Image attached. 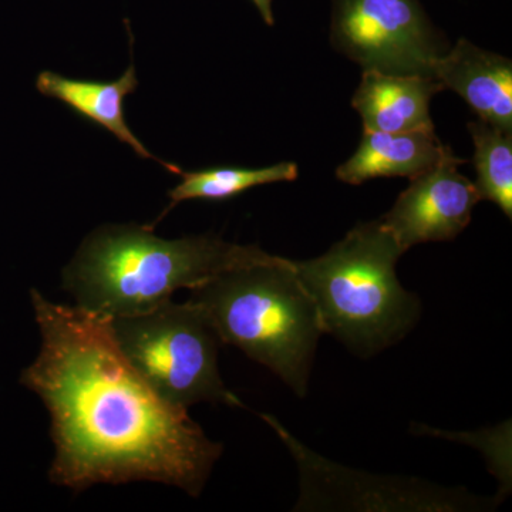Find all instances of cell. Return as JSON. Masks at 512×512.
<instances>
[{
	"instance_id": "cell-1",
	"label": "cell",
	"mask_w": 512,
	"mask_h": 512,
	"mask_svg": "<svg viewBox=\"0 0 512 512\" xmlns=\"http://www.w3.org/2000/svg\"><path fill=\"white\" fill-rule=\"evenodd\" d=\"M30 295L42 348L20 383L52 420L50 481L74 491L154 481L198 497L222 444L144 382L117 348L109 319L36 289Z\"/></svg>"
},
{
	"instance_id": "cell-2",
	"label": "cell",
	"mask_w": 512,
	"mask_h": 512,
	"mask_svg": "<svg viewBox=\"0 0 512 512\" xmlns=\"http://www.w3.org/2000/svg\"><path fill=\"white\" fill-rule=\"evenodd\" d=\"M151 225H104L92 232L63 271L76 306L101 316L137 315L195 289L231 269L274 261L254 245L211 235L157 237Z\"/></svg>"
},
{
	"instance_id": "cell-3",
	"label": "cell",
	"mask_w": 512,
	"mask_h": 512,
	"mask_svg": "<svg viewBox=\"0 0 512 512\" xmlns=\"http://www.w3.org/2000/svg\"><path fill=\"white\" fill-rule=\"evenodd\" d=\"M220 342L235 346L305 396L320 336L315 302L291 259L242 266L191 289Z\"/></svg>"
},
{
	"instance_id": "cell-4",
	"label": "cell",
	"mask_w": 512,
	"mask_h": 512,
	"mask_svg": "<svg viewBox=\"0 0 512 512\" xmlns=\"http://www.w3.org/2000/svg\"><path fill=\"white\" fill-rule=\"evenodd\" d=\"M403 254L392 232L373 221L357 225L326 254L293 262L325 333L369 356L412 329L419 301L397 279Z\"/></svg>"
},
{
	"instance_id": "cell-5",
	"label": "cell",
	"mask_w": 512,
	"mask_h": 512,
	"mask_svg": "<svg viewBox=\"0 0 512 512\" xmlns=\"http://www.w3.org/2000/svg\"><path fill=\"white\" fill-rule=\"evenodd\" d=\"M109 326L121 355L165 403L184 410L202 402L242 406L222 382L220 339L195 303L170 299L147 312L111 318Z\"/></svg>"
},
{
	"instance_id": "cell-6",
	"label": "cell",
	"mask_w": 512,
	"mask_h": 512,
	"mask_svg": "<svg viewBox=\"0 0 512 512\" xmlns=\"http://www.w3.org/2000/svg\"><path fill=\"white\" fill-rule=\"evenodd\" d=\"M332 43L363 72L433 77L447 52L419 0H335Z\"/></svg>"
},
{
	"instance_id": "cell-7",
	"label": "cell",
	"mask_w": 512,
	"mask_h": 512,
	"mask_svg": "<svg viewBox=\"0 0 512 512\" xmlns=\"http://www.w3.org/2000/svg\"><path fill=\"white\" fill-rule=\"evenodd\" d=\"M464 163L453 153L412 178L380 220L404 252L424 242L450 241L468 227L480 197L458 171Z\"/></svg>"
},
{
	"instance_id": "cell-8",
	"label": "cell",
	"mask_w": 512,
	"mask_h": 512,
	"mask_svg": "<svg viewBox=\"0 0 512 512\" xmlns=\"http://www.w3.org/2000/svg\"><path fill=\"white\" fill-rule=\"evenodd\" d=\"M433 77L456 92L480 120L512 133V62L466 39L434 64Z\"/></svg>"
},
{
	"instance_id": "cell-9",
	"label": "cell",
	"mask_w": 512,
	"mask_h": 512,
	"mask_svg": "<svg viewBox=\"0 0 512 512\" xmlns=\"http://www.w3.org/2000/svg\"><path fill=\"white\" fill-rule=\"evenodd\" d=\"M443 90L434 77L366 70L352 106L362 117L365 130L386 133L433 130L430 101Z\"/></svg>"
},
{
	"instance_id": "cell-10",
	"label": "cell",
	"mask_w": 512,
	"mask_h": 512,
	"mask_svg": "<svg viewBox=\"0 0 512 512\" xmlns=\"http://www.w3.org/2000/svg\"><path fill=\"white\" fill-rule=\"evenodd\" d=\"M137 87L138 79L133 62L123 76L114 82L70 79V77L49 72V70L40 73L36 79V89L43 96L62 101L83 119L110 131L121 143L133 148L138 157L157 161L170 173L178 175L181 171L180 167L165 163L154 156L128 127L126 116H124L123 101L128 94L136 92Z\"/></svg>"
},
{
	"instance_id": "cell-11",
	"label": "cell",
	"mask_w": 512,
	"mask_h": 512,
	"mask_svg": "<svg viewBox=\"0 0 512 512\" xmlns=\"http://www.w3.org/2000/svg\"><path fill=\"white\" fill-rule=\"evenodd\" d=\"M453 154L444 146L436 130H365L356 153L336 170L346 184L360 185L373 178H412L430 170Z\"/></svg>"
},
{
	"instance_id": "cell-12",
	"label": "cell",
	"mask_w": 512,
	"mask_h": 512,
	"mask_svg": "<svg viewBox=\"0 0 512 512\" xmlns=\"http://www.w3.org/2000/svg\"><path fill=\"white\" fill-rule=\"evenodd\" d=\"M181 183L168 191L170 204L156 221H161L180 202L227 201L261 185L295 181L299 175L295 163H279L265 168L220 167L200 171H180ZM151 227L154 228V225Z\"/></svg>"
},
{
	"instance_id": "cell-13",
	"label": "cell",
	"mask_w": 512,
	"mask_h": 512,
	"mask_svg": "<svg viewBox=\"0 0 512 512\" xmlns=\"http://www.w3.org/2000/svg\"><path fill=\"white\" fill-rule=\"evenodd\" d=\"M474 143L476 190L481 200L494 202L512 218V133L485 121L468 124Z\"/></svg>"
},
{
	"instance_id": "cell-14",
	"label": "cell",
	"mask_w": 512,
	"mask_h": 512,
	"mask_svg": "<svg viewBox=\"0 0 512 512\" xmlns=\"http://www.w3.org/2000/svg\"><path fill=\"white\" fill-rule=\"evenodd\" d=\"M256 9L261 13L262 19L265 20L266 25H274V13H272V0H252Z\"/></svg>"
}]
</instances>
